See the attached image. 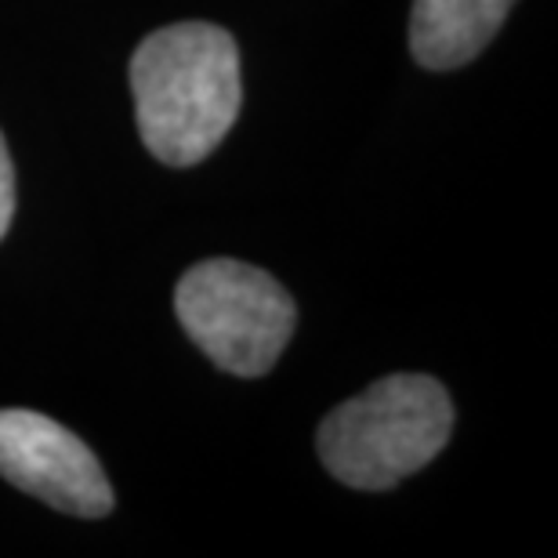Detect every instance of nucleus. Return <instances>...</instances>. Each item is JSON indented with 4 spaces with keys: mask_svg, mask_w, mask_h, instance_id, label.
<instances>
[{
    "mask_svg": "<svg viewBox=\"0 0 558 558\" xmlns=\"http://www.w3.org/2000/svg\"><path fill=\"white\" fill-rule=\"evenodd\" d=\"M138 135L167 167H193L236 124L240 48L215 22H174L131 54Z\"/></svg>",
    "mask_w": 558,
    "mask_h": 558,
    "instance_id": "nucleus-1",
    "label": "nucleus"
},
{
    "mask_svg": "<svg viewBox=\"0 0 558 558\" xmlns=\"http://www.w3.org/2000/svg\"><path fill=\"white\" fill-rule=\"evenodd\" d=\"M453 403L428 374H392L319 424V457L352 489H388L450 442Z\"/></svg>",
    "mask_w": 558,
    "mask_h": 558,
    "instance_id": "nucleus-2",
    "label": "nucleus"
},
{
    "mask_svg": "<svg viewBox=\"0 0 558 558\" xmlns=\"http://www.w3.org/2000/svg\"><path fill=\"white\" fill-rule=\"evenodd\" d=\"M174 312L196 349L236 377L269 374L298 323L283 283L236 258L193 265L174 290Z\"/></svg>",
    "mask_w": 558,
    "mask_h": 558,
    "instance_id": "nucleus-3",
    "label": "nucleus"
},
{
    "mask_svg": "<svg viewBox=\"0 0 558 558\" xmlns=\"http://www.w3.org/2000/svg\"><path fill=\"white\" fill-rule=\"evenodd\" d=\"M0 475L65 515L102 519L113 511V486L87 442L33 410H0Z\"/></svg>",
    "mask_w": 558,
    "mask_h": 558,
    "instance_id": "nucleus-4",
    "label": "nucleus"
},
{
    "mask_svg": "<svg viewBox=\"0 0 558 558\" xmlns=\"http://www.w3.org/2000/svg\"><path fill=\"white\" fill-rule=\"evenodd\" d=\"M511 8L515 0H414L410 51L424 70H457L486 51Z\"/></svg>",
    "mask_w": 558,
    "mask_h": 558,
    "instance_id": "nucleus-5",
    "label": "nucleus"
},
{
    "mask_svg": "<svg viewBox=\"0 0 558 558\" xmlns=\"http://www.w3.org/2000/svg\"><path fill=\"white\" fill-rule=\"evenodd\" d=\"M15 218V163H11V153H8V142L0 135V240Z\"/></svg>",
    "mask_w": 558,
    "mask_h": 558,
    "instance_id": "nucleus-6",
    "label": "nucleus"
}]
</instances>
